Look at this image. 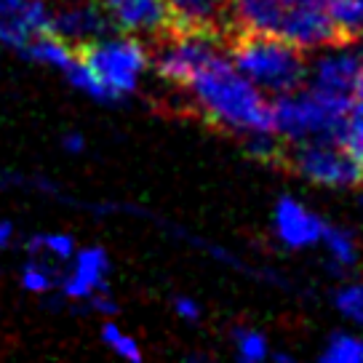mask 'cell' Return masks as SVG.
<instances>
[{
  "label": "cell",
  "instance_id": "7402d4cb",
  "mask_svg": "<svg viewBox=\"0 0 363 363\" xmlns=\"http://www.w3.org/2000/svg\"><path fill=\"white\" fill-rule=\"evenodd\" d=\"M233 350L238 363H267L270 361V340L264 331L240 326L233 331Z\"/></svg>",
  "mask_w": 363,
  "mask_h": 363
},
{
  "label": "cell",
  "instance_id": "603a6c76",
  "mask_svg": "<svg viewBox=\"0 0 363 363\" xmlns=\"http://www.w3.org/2000/svg\"><path fill=\"white\" fill-rule=\"evenodd\" d=\"M102 342L123 363H145V355H142L139 342H136L131 334H125V331L121 329L118 323H113V320L102 323Z\"/></svg>",
  "mask_w": 363,
  "mask_h": 363
},
{
  "label": "cell",
  "instance_id": "e0dca14e",
  "mask_svg": "<svg viewBox=\"0 0 363 363\" xmlns=\"http://www.w3.org/2000/svg\"><path fill=\"white\" fill-rule=\"evenodd\" d=\"M22 54L27 59H33V62H40V65H48V67H57V69H62V72L75 62V48L51 33L35 38Z\"/></svg>",
  "mask_w": 363,
  "mask_h": 363
},
{
  "label": "cell",
  "instance_id": "5b68a950",
  "mask_svg": "<svg viewBox=\"0 0 363 363\" xmlns=\"http://www.w3.org/2000/svg\"><path fill=\"white\" fill-rule=\"evenodd\" d=\"M294 171L318 187L352 190L363 184V169L342 150L340 142H302L291 152Z\"/></svg>",
  "mask_w": 363,
  "mask_h": 363
},
{
  "label": "cell",
  "instance_id": "f1b7e54d",
  "mask_svg": "<svg viewBox=\"0 0 363 363\" xmlns=\"http://www.w3.org/2000/svg\"><path fill=\"white\" fill-rule=\"evenodd\" d=\"M13 238V225L11 222H6V219H0V249H6Z\"/></svg>",
  "mask_w": 363,
  "mask_h": 363
},
{
  "label": "cell",
  "instance_id": "30bf717a",
  "mask_svg": "<svg viewBox=\"0 0 363 363\" xmlns=\"http://www.w3.org/2000/svg\"><path fill=\"white\" fill-rule=\"evenodd\" d=\"M286 43L296 45L299 51L305 48H320V45H337V33L331 24L329 13L323 11V6H286L278 35Z\"/></svg>",
  "mask_w": 363,
  "mask_h": 363
},
{
  "label": "cell",
  "instance_id": "f546056e",
  "mask_svg": "<svg viewBox=\"0 0 363 363\" xmlns=\"http://www.w3.org/2000/svg\"><path fill=\"white\" fill-rule=\"evenodd\" d=\"M286 6H299V3H307V6H326V0H284Z\"/></svg>",
  "mask_w": 363,
  "mask_h": 363
},
{
  "label": "cell",
  "instance_id": "484cf974",
  "mask_svg": "<svg viewBox=\"0 0 363 363\" xmlns=\"http://www.w3.org/2000/svg\"><path fill=\"white\" fill-rule=\"evenodd\" d=\"M80 305L86 307L89 313H96V315H104V318H110L118 313V305H115V299L110 296V291H96V294H91L89 299H83Z\"/></svg>",
  "mask_w": 363,
  "mask_h": 363
},
{
  "label": "cell",
  "instance_id": "3957f363",
  "mask_svg": "<svg viewBox=\"0 0 363 363\" xmlns=\"http://www.w3.org/2000/svg\"><path fill=\"white\" fill-rule=\"evenodd\" d=\"M350 104L326 99L310 89L278 94L272 102V131L291 145L302 142H337Z\"/></svg>",
  "mask_w": 363,
  "mask_h": 363
},
{
  "label": "cell",
  "instance_id": "7a4b0ae2",
  "mask_svg": "<svg viewBox=\"0 0 363 363\" xmlns=\"http://www.w3.org/2000/svg\"><path fill=\"white\" fill-rule=\"evenodd\" d=\"M230 62L257 89L272 94L299 89L307 75L302 51L275 35L235 33L230 43Z\"/></svg>",
  "mask_w": 363,
  "mask_h": 363
},
{
  "label": "cell",
  "instance_id": "4316f807",
  "mask_svg": "<svg viewBox=\"0 0 363 363\" xmlns=\"http://www.w3.org/2000/svg\"><path fill=\"white\" fill-rule=\"evenodd\" d=\"M174 313L184 323H198L201 315H203V310H201V305L195 302L193 296H177L174 299Z\"/></svg>",
  "mask_w": 363,
  "mask_h": 363
},
{
  "label": "cell",
  "instance_id": "4dcf8cb0",
  "mask_svg": "<svg viewBox=\"0 0 363 363\" xmlns=\"http://www.w3.org/2000/svg\"><path fill=\"white\" fill-rule=\"evenodd\" d=\"M275 363H299L296 358H291V355H286V352H281L278 358H275Z\"/></svg>",
  "mask_w": 363,
  "mask_h": 363
},
{
  "label": "cell",
  "instance_id": "277c9868",
  "mask_svg": "<svg viewBox=\"0 0 363 363\" xmlns=\"http://www.w3.org/2000/svg\"><path fill=\"white\" fill-rule=\"evenodd\" d=\"M78 59L99 80L107 102H118L139 86L142 72L150 65L147 48L136 38H99L83 45H72Z\"/></svg>",
  "mask_w": 363,
  "mask_h": 363
},
{
  "label": "cell",
  "instance_id": "5bb4252c",
  "mask_svg": "<svg viewBox=\"0 0 363 363\" xmlns=\"http://www.w3.org/2000/svg\"><path fill=\"white\" fill-rule=\"evenodd\" d=\"M284 11V0H230V24L235 33L278 35Z\"/></svg>",
  "mask_w": 363,
  "mask_h": 363
},
{
  "label": "cell",
  "instance_id": "44dd1931",
  "mask_svg": "<svg viewBox=\"0 0 363 363\" xmlns=\"http://www.w3.org/2000/svg\"><path fill=\"white\" fill-rule=\"evenodd\" d=\"M315 363H363V340L352 331L331 334Z\"/></svg>",
  "mask_w": 363,
  "mask_h": 363
},
{
  "label": "cell",
  "instance_id": "8fae6325",
  "mask_svg": "<svg viewBox=\"0 0 363 363\" xmlns=\"http://www.w3.org/2000/svg\"><path fill=\"white\" fill-rule=\"evenodd\" d=\"M107 275H110V257L102 246L75 249L69 270L59 278V289L72 302H83L96 291H107Z\"/></svg>",
  "mask_w": 363,
  "mask_h": 363
},
{
  "label": "cell",
  "instance_id": "ffe728a7",
  "mask_svg": "<svg viewBox=\"0 0 363 363\" xmlns=\"http://www.w3.org/2000/svg\"><path fill=\"white\" fill-rule=\"evenodd\" d=\"M75 240L67 233H43V235H33L27 240V254L43 257V259L54 262V264H67L75 254Z\"/></svg>",
  "mask_w": 363,
  "mask_h": 363
},
{
  "label": "cell",
  "instance_id": "8992f818",
  "mask_svg": "<svg viewBox=\"0 0 363 363\" xmlns=\"http://www.w3.org/2000/svg\"><path fill=\"white\" fill-rule=\"evenodd\" d=\"M307 89L334 99V102L350 104L355 91L363 83V57L355 54L352 48H331L326 54L313 62V67L307 69Z\"/></svg>",
  "mask_w": 363,
  "mask_h": 363
},
{
  "label": "cell",
  "instance_id": "6da1fadb",
  "mask_svg": "<svg viewBox=\"0 0 363 363\" xmlns=\"http://www.w3.org/2000/svg\"><path fill=\"white\" fill-rule=\"evenodd\" d=\"M193 104L206 121L238 136L275 134L272 131V102L264 91L243 78L225 54H216L193 78L184 83Z\"/></svg>",
  "mask_w": 363,
  "mask_h": 363
},
{
  "label": "cell",
  "instance_id": "7c38bea8",
  "mask_svg": "<svg viewBox=\"0 0 363 363\" xmlns=\"http://www.w3.org/2000/svg\"><path fill=\"white\" fill-rule=\"evenodd\" d=\"M166 33H211L219 35L230 24V0H166Z\"/></svg>",
  "mask_w": 363,
  "mask_h": 363
},
{
  "label": "cell",
  "instance_id": "9c48e42d",
  "mask_svg": "<svg viewBox=\"0 0 363 363\" xmlns=\"http://www.w3.org/2000/svg\"><path fill=\"white\" fill-rule=\"evenodd\" d=\"M113 30V19L102 6L91 0L67 3L65 9L51 11V35L62 38L69 45H83L99 40Z\"/></svg>",
  "mask_w": 363,
  "mask_h": 363
},
{
  "label": "cell",
  "instance_id": "ba28073f",
  "mask_svg": "<svg viewBox=\"0 0 363 363\" xmlns=\"http://www.w3.org/2000/svg\"><path fill=\"white\" fill-rule=\"evenodd\" d=\"M326 227L329 222L294 195L278 198V203L272 208V233L278 243L289 251H307L320 246Z\"/></svg>",
  "mask_w": 363,
  "mask_h": 363
},
{
  "label": "cell",
  "instance_id": "ac0fdd59",
  "mask_svg": "<svg viewBox=\"0 0 363 363\" xmlns=\"http://www.w3.org/2000/svg\"><path fill=\"white\" fill-rule=\"evenodd\" d=\"M337 142H340L342 150L363 169V83H361V89L355 91L350 107H347L345 125H342Z\"/></svg>",
  "mask_w": 363,
  "mask_h": 363
},
{
  "label": "cell",
  "instance_id": "2e32d148",
  "mask_svg": "<svg viewBox=\"0 0 363 363\" xmlns=\"http://www.w3.org/2000/svg\"><path fill=\"white\" fill-rule=\"evenodd\" d=\"M326 13L340 40L363 38V0H326Z\"/></svg>",
  "mask_w": 363,
  "mask_h": 363
},
{
  "label": "cell",
  "instance_id": "4fadbf2b",
  "mask_svg": "<svg viewBox=\"0 0 363 363\" xmlns=\"http://www.w3.org/2000/svg\"><path fill=\"white\" fill-rule=\"evenodd\" d=\"M104 11L110 13L113 27L125 33H166L169 9L166 0H104Z\"/></svg>",
  "mask_w": 363,
  "mask_h": 363
},
{
  "label": "cell",
  "instance_id": "52a82bcc",
  "mask_svg": "<svg viewBox=\"0 0 363 363\" xmlns=\"http://www.w3.org/2000/svg\"><path fill=\"white\" fill-rule=\"evenodd\" d=\"M169 40L158 51L155 69L163 80L184 86L193 78L195 69H201L206 62H211L219 51V35L211 33H166Z\"/></svg>",
  "mask_w": 363,
  "mask_h": 363
},
{
  "label": "cell",
  "instance_id": "cb8c5ba5",
  "mask_svg": "<svg viewBox=\"0 0 363 363\" xmlns=\"http://www.w3.org/2000/svg\"><path fill=\"white\" fill-rule=\"evenodd\" d=\"M334 307L345 320L363 326V281L340 286L337 294H334Z\"/></svg>",
  "mask_w": 363,
  "mask_h": 363
},
{
  "label": "cell",
  "instance_id": "83f0119b",
  "mask_svg": "<svg viewBox=\"0 0 363 363\" xmlns=\"http://www.w3.org/2000/svg\"><path fill=\"white\" fill-rule=\"evenodd\" d=\"M62 147L67 150V152H72V155H78V152L86 150V139H83L78 131H69V134H65V139H62Z\"/></svg>",
  "mask_w": 363,
  "mask_h": 363
},
{
  "label": "cell",
  "instance_id": "1f68e13d",
  "mask_svg": "<svg viewBox=\"0 0 363 363\" xmlns=\"http://www.w3.org/2000/svg\"><path fill=\"white\" fill-rule=\"evenodd\" d=\"M358 206H361V208H363V193L358 195Z\"/></svg>",
  "mask_w": 363,
  "mask_h": 363
},
{
  "label": "cell",
  "instance_id": "9a60e30c",
  "mask_svg": "<svg viewBox=\"0 0 363 363\" xmlns=\"http://www.w3.org/2000/svg\"><path fill=\"white\" fill-rule=\"evenodd\" d=\"M320 246L326 249V262H329V270L334 275H345L350 272L358 262H361V246L355 233L347 227H326V235L320 240Z\"/></svg>",
  "mask_w": 363,
  "mask_h": 363
},
{
  "label": "cell",
  "instance_id": "d6986e66",
  "mask_svg": "<svg viewBox=\"0 0 363 363\" xmlns=\"http://www.w3.org/2000/svg\"><path fill=\"white\" fill-rule=\"evenodd\" d=\"M30 259L24 262L22 267V289L30 291V294H48L59 286V278L62 272L54 262L43 259V257H35V254H27Z\"/></svg>",
  "mask_w": 363,
  "mask_h": 363
},
{
  "label": "cell",
  "instance_id": "d4e9b609",
  "mask_svg": "<svg viewBox=\"0 0 363 363\" xmlns=\"http://www.w3.org/2000/svg\"><path fill=\"white\" fill-rule=\"evenodd\" d=\"M243 142H246V150H249L254 158L270 160L278 155V136L275 134H254V136H246Z\"/></svg>",
  "mask_w": 363,
  "mask_h": 363
}]
</instances>
